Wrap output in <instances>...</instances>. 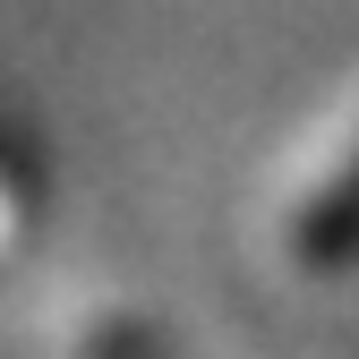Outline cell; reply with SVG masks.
I'll return each instance as SVG.
<instances>
[{
    "label": "cell",
    "instance_id": "obj_1",
    "mask_svg": "<svg viewBox=\"0 0 359 359\" xmlns=\"http://www.w3.org/2000/svg\"><path fill=\"white\" fill-rule=\"evenodd\" d=\"M299 257L317 274H351L359 265V154L325 180V197L308 205V231H299Z\"/></svg>",
    "mask_w": 359,
    "mask_h": 359
}]
</instances>
